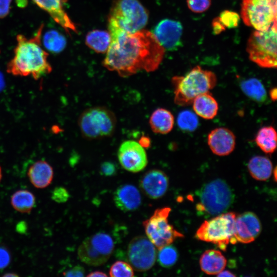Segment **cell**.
I'll return each mask as SVG.
<instances>
[{
    "label": "cell",
    "instance_id": "obj_15",
    "mask_svg": "<svg viewBox=\"0 0 277 277\" xmlns=\"http://www.w3.org/2000/svg\"><path fill=\"white\" fill-rule=\"evenodd\" d=\"M182 32L179 22L165 19L157 24L152 33L165 49L173 50L180 44Z\"/></svg>",
    "mask_w": 277,
    "mask_h": 277
},
{
    "label": "cell",
    "instance_id": "obj_33",
    "mask_svg": "<svg viewBox=\"0 0 277 277\" xmlns=\"http://www.w3.org/2000/svg\"><path fill=\"white\" fill-rule=\"evenodd\" d=\"M218 17L225 27L229 29L236 27L240 21V15L230 10L223 11Z\"/></svg>",
    "mask_w": 277,
    "mask_h": 277
},
{
    "label": "cell",
    "instance_id": "obj_39",
    "mask_svg": "<svg viewBox=\"0 0 277 277\" xmlns=\"http://www.w3.org/2000/svg\"><path fill=\"white\" fill-rule=\"evenodd\" d=\"M85 269L83 267L77 265L63 272V275L66 276L82 277L84 276Z\"/></svg>",
    "mask_w": 277,
    "mask_h": 277
},
{
    "label": "cell",
    "instance_id": "obj_7",
    "mask_svg": "<svg viewBox=\"0 0 277 277\" xmlns=\"http://www.w3.org/2000/svg\"><path fill=\"white\" fill-rule=\"evenodd\" d=\"M249 59L262 68H276V22L266 30L253 32L246 48Z\"/></svg>",
    "mask_w": 277,
    "mask_h": 277
},
{
    "label": "cell",
    "instance_id": "obj_14",
    "mask_svg": "<svg viewBox=\"0 0 277 277\" xmlns=\"http://www.w3.org/2000/svg\"><path fill=\"white\" fill-rule=\"evenodd\" d=\"M261 224L257 215L245 212L236 216L234 237L236 242L248 244L254 241L261 231Z\"/></svg>",
    "mask_w": 277,
    "mask_h": 277
},
{
    "label": "cell",
    "instance_id": "obj_11",
    "mask_svg": "<svg viewBox=\"0 0 277 277\" xmlns=\"http://www.w3.org/2000/svg\"><path fill=\"white\" fill-rule=\"evenodd\" d=\"M114 247L112 238L105 232H98L87 238L80 245L77 254L83 263L98 266L106 263Z\"/></svg>",
    "mask_w": 277,
    "mask_h": 277
},
{
    "label": "cell",
    "instance_id": "obj_46",
    "mask_svg": "<svg viewBox=\"0 0 277 277\" xmlns=\"http://www.w3.org/2000/svg\"><path fill=\"white\" fill-rule=\"evenodd\" d=\"M18 274L13 273H8L3 275V276H17Z\"/></svg>",
    "mask_w": 277,
    "mask_h": 277
},
{
    "label": "cell",
    "instance_id": "obj_9",
    "mask_svg": "<svg viewBox=\"0 0 277 277\" xmlns=\"http://www.w3.org/2000/svg\"><path fill=\"white\" fill-rule=\"evenodd\" d=\"M170 211L169 207L157 209L143 222L147 237L158 249L184 236L169 223L168 217Z\"/></svg>",
    "mask_w": 277,
    "mask_h": 277
},
{
    "label": "cell",
    "instance_id": "obj_45",
    "mask_svg": "<svg viewBox=\"0 0 277 277\" xmlns=\"http://www.w3.org/2000/svg\"><path fill=\"white\" fill-rule=\"evenodd\" d=\"M5 85L4 76L2 73L0 72V91L2 90Z\"/></svg>",
    "mask_w": 277,
    "mask_h": 277
},
{
    "label": "cell",
    "instance_id": "obj_47",
    "mask_svg": "<svg viewBox=\"0 0 277 277\" xmlns=\"http://www.w3.org/2000/svg\"><path fill=\"white\" fill-rule=\"evenodd\" d=\"M273 173L274 174V180L276 182V167H275L274 170L273 171Z\"/></svg>",
    "mask_w": 277,
    "mask_h": 277
},
{
    "label": "cell",
    "instance_id": "obj_40",
    "mask_svg": "<svg viewBox=\"0 0 277 277\" xmlns=\"http://www.w3.org/2000/svg\"><path fill=\"white\" fill-rule=\"evenodd\" d=\"M212 26L213 32L215 34H219L226 29V28L221 22L218 17L213 20Z\"/></svg>",
    "mask_w": 277,
    "mask_h": 277
},
{
    "label": "cell",
    "instance_id": "obj_10",
    "mask_svg": "<svg viewBox=\"0 0 277 277\" xmlns=\"http://www.w3.org/2000/svg\"><path fill=\"white\" fill-rule=\"evenodd\" d=\"M276 0H243L241 16L248 26L255 30H267L276 22Z\"/></svg>",
    "mask_w": 277,
    "mask_h": 277
},
{
    "label": "cell",
    "instance_id": "obj_35",
    "mask_svg": "<svg viewBox=\"0 0 277 277\" xmlns=\"http://www.w3.org/2000/svg\"><path fill=\"white\" fill-rule=\"evenodd\" d=\"M13 0H0V18L6 16L10 9V4ZM17 6L24 7L27 6V0H15Z\"/></svg>",
    "mask_w": 277,
    "mask_h": 277
},
{
    "label": "cell",
    "instance_id": "obj_18",
    "mask_svg": "<svg viewBox=\"0 0 277 277\" xmlns=\"http://www.w3.org/2000/svg\"><path fill=\"white\" fill-rule=\"evenodd\" d=\"M46 11L52 18L68 33L77 32L76 28L64 9L63 0H32Z\"/></svg>",
    "mask_w": 277,
    "mask_h": 277
},
{
    "label": "cell",
    "instance_id": "obj_48",
    "mask_svg": "<svg viewBox=\"0 0 277 277\" xmlns=\"http://www.w3.org/2000/svg\"><path fill=\"white\" fill-rule=\"evenodd\" d=\"M2 169H1V167L0 166V182L2 180Z\"/></svg>",
    "mask_w": 277,
    "mask_h": 277
},
{
    "label": "cell",
    "instance_id": "obj_30",
    "mask_svg": "<svg viewBox=\"0 0 277 277\" xmlns=\"http://www.w3.org/2000/svg\"><path fill=\"white\" fill-rule=\"evenodd\" d=\"M178 252L175 247L167 245L159 249L157 261L160 265L165 268L173 266L177 261Z\"/></svg>",
    "mask_w": 277,
    "mask_h": 277
},
{
    "label": "cell",
    "instance_id": "obj_8",
    "mask_svg": "<svg viewBox=\"0 0 277 277\" xmlns=\"http://www.w3.org/2000/svg\"><path fill=\"white\" fill-rule=\"evenodd\" d=\"M236 214L230 212L221 213L209 220L205 221L197 229L196 239L216 245L225 251L229 243L235 244V220Z\"/></svg>",
    "mask_w": 277,
    "mask_h": 277
},
{
    "label": "cell",
    "instance_id": "obj_31",
    "mask_svg": "<svg viewBox=\"0 0 277 277\" xmlns=\"http://www.w3.org/2000/svg\"><path fill=\"white\" fill-rule=\"evenodd\" d=\"M178 127L182 130L192 132L199 125L197 115L190 110H183L179 113L177 117Z\"/></svg>",
    "mask_w": 277,
    "mask_h": 277
},
{
    "label": "cell",
    "instance_id": "obj_27",
    "mask_svg": "<svg viewBox=\"0 0 277 277\" xmlns=\"http://www.w3.org/2000/svg\"><path fill=\"white\" fill-rule=\"evenodd\" d=\"M109 32L100 30H94L88 32L86 36V44L98 53L106 52L110 44Z\"/></svg>",
    "mask_w": 277,
    "mask_h": 277
},
{
    "label": "cell",
    "instance_id": "obj_22",
    "mask_svg": "<svg viewBox=\"0 0 277 277\" xmlns=\"http://www.w3.org/2000/svg\"><path fill=\"white\" fill-rule=\"evenodd\" d=\"M225 257L219 250H207L201 256L200 265L201 270L209 275H216L226 266Z\"/></svg>",
    "mask_w": 277,
    "mask_h": 277
},
{
    "label": "cell",
    "instance_id": "obj_44",
    "mask_svg": "<svg viewBox=\"0 0 277 277\" xmlns=\"http://www.w3.org/2000/svg\"><path fill=\"white\" fill-rule=\"evenodd\" d=\"M218 276H235V275L228 270H222L217 274Z\"/></svg>",
    "mask_w": 277,
    "mask_h": 277
},
{
    "label": "cell",
    "instance_id": "obj_1",
    "mask_svg": "<svg viewBox=\"0 0 277 277\" xmlns=\"http://www.w3.org/2000/svg\"><path fill=\"white\" fill-rule=\"evenodd\" d=\"M165 50L154 34L147 30L122 33L111 37L103 65L124 77L141 70L152 72L162 62Z\"/></svg>",
    "mask_w": 277,
    "mask_h": 277
},
{
    "label": "cell",
    "instance_id": "obj_23",
    "mask_svg": "<svg viewBox=\"0 0 277 277\" xmlns=\"http://www.w3.org/2000/svg\"><path fill=\"white\" fill-rule=\"evenodd\" d=\"M174 118L172 113L163 108L155 110L149 118V125L153 132L155 133L166 134L173 129Z\"/></svg>",
    "mask_w": 277,
    "mask_h": 277
},
{
    "label": "cell",
    "instance_id": "obj_17",
    "mask_svg": "<svg viewBox=\"0 0 277 277\" xmlns=\"http://www.w3.org/2000/svg\"><path fill=\"white\" fill-rule=\"evenodd\" d=\"M235 136L228 128L219 127L211 130L207 137L208 146L215 155L226 156L233 152L235 147Z\"/></svg>",
    "mask_w": 277,
    "mask_h": 277
},
{
    "label": "cell",
    "instance_id": "obj_6",
    "mask_svg": "<svg viewBox=\"0 0 277 277\" xmlns=\"http://www.w3.org/2000/svg\"><path fill=\"white\" fill-rule=\"evenodd\" d=\"M78 125L83 136L97 140L111 136L114 132L116 118L110 109L96 106L85 110L80 115Z\"/></svg>",
    "mask_w": 277,
    "mask_h": 277
},
{
    "label": "cell",
    "instance_id": "obj_13",
    "mask_svg": "<svg viewBox=\"0 0 277 277\" xmlns=\"http://www.w3.org/2000/svg\"><path fill=\"white\" fill-rule=\"evenodd\" d=\"M117 157L122 167L131 172L141 171L148 164L144 148L133 140H127L121 144L117 151Z\"/></svg>",
    "mask_w": 277,
    "mask_h": 277
},
{
    "label": "cell",
    "instance_id": "obj_26",
    "mask_svg": "<svg viewBox=\"0 0 277 277\" xmlns=\"http://www.w3.org/2000/svg\"><path fill=\"white\" fill-rule=\"evenodd\" d=\"M240 87L243 93L252 101L263 103L266 100L265 88L262 82L256 78H250L242 81Z\"/></svg>",
    "mask_w": 277,
    "mask_h": 277
},
{
    "label": "cell",
    "instance_id": "obj_25",
    "mask_svg": "<svg viewBox=\"0 0 277 277\" xmlns=\"http://www.w3.org/2000/svg\"><path fill=\"white\" fill-rule=\"evenodd\" d=\"M276 132L271 126H264L258 131L255 137L257 146L264 153L272 154L276 148Z\"/></svg>",
    "mask_w": 277,
    "mask_h": 277
},
{
    "label": "cell",
    "instance_id": "obj_43",
    "mask_svg": "<svg viewBox=\"0 0 277 277\" xmlns=\"http://www.w3.org/2000/svg\"><path fill=\"white\" fill-rule=\"evenodd\" d=\"M276 88L274 87L271 88L269 92V96L272 101H275L276 100Z\"/></svg>",
    "mask_w": 277,
    "mask_h": 277
},
{
    "label": "cell",
    "instance_id": "obj_41",
    "mask_svg": "<svg viewBox=\"0 0 277 277\" xmlns=\"http://www.w3.org/2000/svg\"><path fill=\"white\" fill-rule=\"evenodd\" d=\"M138 144L143 148H148L151 145V141L149 137L142 136L138 141Z\"/></svg>",
    "mask_w": 277,
    "mask_h": 277
},
{
    "label": "cell",
    "instance_id": "obj_42",
    "mask_svg": "<svg viewBox=\"0 0 277 277\" xmlns=\"http://www.w3.org/2000/svg\"><path fill=\"white\" fill-rule=\"evenodd\" d=\"M89 277H102V276H107V275L104 272L100 271H95L90 273L87 275Z\"/></svg>",
    "mask_w": 277,
    "mask_h": 277
},
{
    "label": "cell",
    "instance_id": "obj_16",
    "mask_svg": "<svg viewBox=\"0 0 277 277\" xmlns=\"http://www.w3.org/2000/svg\"><path fill=\"white\" fill-rule=\"evenodd\" d=\"M169 186V179L162 170L152 169L146 172L142 177L140 187L142 192L148 197L157 199L166 192Z\"/></svg>",
    "mask_w": 277,
    "mask_h": 277
},
{
    "label": "cell",
    "instance_id": "obj_36",
    "mask_svg": "<svg viewBox=\"0 0 277 277\" xmlns=\"http://www.w3.org/2000/svg\"><path fill=\"white\" fill-rule=\"evenodd\" d=\"M51 197L55 202L63 203L68 200L69 194L68 190L64 187H57L53 190Z\"/></svg>",
    "mask_w": 277,
    "mask_h": 277
},
{
    "label": "cell",
    "instance_id": "obj_5",
    "mask_svg": "<svg viewBox=\"0 0 277 277\" xmlns=\"http://www.w3.org/2000/svg\"><path fill=\"white\" fill-rule=\"evenodd\" d=\"M198 195L199 202L196 210L199 215L207 217L223 213L231 206L234 200L231 188L221 179L205 184Z\"/></svg>",
    "mask_w": 277,
    "mask_h": 277
},
{
    "label": "cell",
    "instance_id": "obj_21",
    "mask_svg": "<svg viewBox=\"0 0 277 277\" xmlns=\"http://www.w3.org/2000/svg\"><path fill=\"white\" fill-rule=\"evenodd\" d=\"M192 104L195 114L204 119H213L217 114L218 103L210 92L197 96Z\"/></svg>",
    "mask_w": 277,
    "mask_h": 277
},
{
    "label": "cell",
    "instance_id": "obj_20",
    "mask_svg": "<svg viewBox=\"0 0 277 277\" xmlns=\"http://www.w3.org/2000/svg\"><path fill=\"white\" fill-rule=\"evenodd\" d=\"M53 169L46 161H38L29 168L28 176L31 183L36 188L43 189L48 186L53 178Z\"/></svg>",
    "mask_w": 277,
    "mask_h": 277
},
{
    "label": "cell",
    "instance_id": "obj_37",
    "mask_svg": "<svg viewBox=\"0 0 277 277\" xmlns=\"http://www.w3.org/2000/svg\"><path fill=\"white\" fill-rule=\"evenodd\" d=\"M11 262V255L8 249L0 245V270L7 267Z\"/></svg>",
    "mask_w": 277,
    "mask_h": 277
},
{
    "label": "cell",
    "instance_id": "obj_32",
    "mask_svg": "<svg viewBox=\"0 0 277 277\" xmlns=\"http://www.w3.org/2000/svg\"><path fill=\"white\" fill-rule=\"evenodd\" d=\"M109 274L112 277H131L134 275L130 264L122 261H117L112 264Z\"/></svg>",
    "mask_w": 277,
    "mask_h": 277
},
{
    "label": "cell",
    "instance_id": "obj_3",
    "mask_svg": "<svg viewBox=\"0 0 277 277\" xmlns=\"http://www.w3.org/2000/svg\"><path fill=\"white\" fill-rule=\"evenodd\" d=\"M171 83L174 103L185 107L192 104L197 96L212 89L216 86L217 78L213 72L196 66L184 76H173Z\"/></svg>",
    "mask_w": 277,
    "mask_h": 277
},
{
    "label": "cell",
    "instance_id": "obj_2",
    "mask_svg": "<svg viewBox=\"0 0 277 277\" xmlns=\"http://www.w3.org/2000/svg\"><path fill=\"white\" fill-rule=\"evenodd\" d=\"M43 25L35 35L28 38L17 36V45L13 57L7 66L8 73L15 76L31 75L35 80L50 73L52 67L48 61V54L42 48L41 37Z\"/></svg>",
    "mask_w": 277,
    "mask_h": 277
},
{
    "label": "cell",
    "instance_id": "obj_12",
    "mask_svg": "<svg viewBox=\"0 0 277 277\" xmlns=\"http://www.w3.org/2000/svg\"><path fill=\"white\" fill-rule=\"evenodd\" d=\"M127 256L128 262L135 270H148L153 267L156 260L155 246L147 237L136 236L129 243Z\"/></svg>",
    "mask_w": 277,
    "mask_h": 277
},
{
    "label": "cell",
    "instance_id": "obj_38",
    "mask_svg": "<svg viewBox=\"0 0 277 277\" xmlns=\"http://www.w3.org/2000/svg\"><path fill=\"white\" fill-rule=\"evenodd\" d=\"M117 171L115 165L111 162L106 161L103 162L100 167L101 174L107 176H112L115 174Z\"/></svg>",
    "mask_w": 277,
    "mask_h": 277
},
{
    "label": "cell",
    "instance_id": "obj_4",
    "mask_svg": "<svg viewBox=\"0 0 277 277\" xmlns=\"http://www.w3.org/2000/svg\"><path fill=\"white\" fill-rule=\"evenodd\" d=\"M148 13L138 0H117L110 11L108 28L110 36L133 33L147 24Z\"/></svg>",
    "mask_w": 277,
    "mask_h": 277
},
{
    "label": "cell",
    "instance_id": "obj_29",
    "mask_svg": "<svg viewBox=\"0 0 277 277\" xmlns=\"http://www.w3.org/2000/svg\"><path fill=\"white\" fill-rule=\"evenodd\" d=\"M65 37L56 30H49L46 32L43 37V43L49 51L58 53L62 51L66 45Z\"/></svg>",
    "mask_w": 277,
    "mask_h": 277
},
{
    "label": "cell",
    "instance_id": "obj_24",
    "mask_svg": "<svg viewBox=\"0 0 277 277\" xmlns=\"http://www.w3.org/2000/svg\"><path fill=\"white\" fill-rule=\"evenodd\" d=\"M247 168L251 176L258 181H266L271 175L273 167L271 161L267 157L256 155L251 157Z\"/></svg>",
    "mask_w": 277,
    "mask_h": 277
},
{
    "label": "cell",
    "instance_id": "obj_19",
    "mask_svg": "<svg viewBox=\"0 0 277 277\" xmlns=\"http://www.w3.org/2000/svg\"><path fill=\"white\" fill-rule=\"evenodd\" d=\"M113 200L116 206L124 212L137 209L142 201L139 190L131 184H125L118 187L114 193Z\"/></svg>",
    "mask_w": 277,
    "mask_h": 277
},
{
    "label": "cell",
    "instance_id": "obj_34",
    "mask_svg": "<svg viewBox=\"0 0 277 277\" xmlns=\"http://www.w3.org/2000/svg\"><path fill=\"white\" fill-rule=\"evenodd\" d=\"M211 0H187L188 8L193 12L201 13L210 6Z\"/></svg>",
    "mask_w": 277,
    "mask_h": 277
},
{
    "label": "cell",
    "instance_id": "obj_28",
    "mask_svg": "<svg viewBox=\"0 0 277 277\" xmlns=\"http://www.w3.org/2000/svg\"><path fill=\"white\" fill-rule=\"evenodd\" d=\"M11 204L16 211L23 213H29L34 207L35 197L29 190H19L12 195Z\"/></svg>",
    "mask_w": 277,
    "mask_h": 277
}]
</instances>
